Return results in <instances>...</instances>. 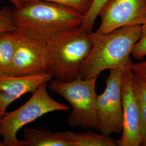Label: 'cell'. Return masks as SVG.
Masks as SVG:
<instances>
[{"label": "cell", "mask_w": 146, "mask_h": 146, "mask_svg": "<svg viewBox=\"0 0 146 146\" xmlns=\"http://www.w3.org/2000/svg\"><path fill=\"white\" fill-rule=\"evenodd\" d=\"M138 97L139 99L141 112L142 141L141 146H146V104L139 98V96Z\"/></svg>", "instance_id": "obj_19"}, {"label": "cell", "mask_w": 146, "mask_h": 146, "mask_svg": "<svg viewBox=\"0 0 146 146\" xmlns=\"http://www.w3.org/2000/svg\"><path fill=\"white\" fill-rule=\"evenodd\" d=\"M142 33V26L122 27L110 33L92 32L93 47L80 71L82 78L98 77L106 70L131 67V56Z\"/></svg>", "instance_id": "obj_1"}, {"label": "cell", "mask_w": 146, "mask_h": 146, "mask_svg": "<svg viewBox=\"0 0 146 146\" xmlns=\"http://www.w3.org/2000/svg\"><path fill=\"white\" fill-rule=\"evenodd\" d=\"M134 73L130 67L123 69L121 92L123 107L122 136L117 146H141V112L138 95L134 88Z\"/></svg>", "instance_id": "obj_8"}, {"label": "cell", "mask_w": 146, "mask_h": 146, "mask_svg": "<svg viewBox=\"0 0 146 146\" xmlns=\"http://www.w3.org/2000/svg\"><path fill=\"white\" fill-rule=\"evenodd\" d=\"M131 55L138 60L146 56V23L142 26L141 37L134 48Z\"/></svg>", "instance_id": "obj_17"}, {"label": "cell", "mask_w": 146, "mask_h": 146, "mask_svg": "<svg viewBox=\"0 0 146 146\" xmlns=\"http://www.w3.org/2000/svg\"><path fill=\"white\" fill-rule=\"evenodd\" d=\"M13 9L8 6L0 10V34L8 31H15L17 29L13 20Z\"/></svg>", "instance_id": "obj_16"}, {"label": "cell", "mask_w": 146, "mask_h": 146, "mask_svg": "<svg viewBox=\"0 0 146 146\" xmlns=\"http://www.w3.org/2000/svg\"><path fill=\"white\" fill-rule=\"evenodd\" d=\"M11 3L14 5L15 8L17 9H20L22 8L23 4L20 1V0H8Z\"/></svg>", "instance_id": "obj_21"}, {"label": "cell", "mask_w": 146, "mask_h": 146, "mask_svg": "<svg viewBox=\"0 0 146 146\" xmlns=\"http://www.w3.org/2000/svg\"><path fill=\"white\" fill-rule=\"evenodd\" d=\"M133 82L136 92L139 98L146 104V81L134 74Z\"/></svg>", "instance_id": "obj_18"}, {"label": "cell", "mask_w": 146, "mask_h": 146, "mask_svg": "<svg viewBox=\"0 0 146 146\" xmlns=\"http://www.w3.org/2000/svg\"><path fill=\"white\" fill-rule=\"evenodd\" d=\"M108 0H93L91 7L88 12L85 15L81 27L90 34L93 32L95 22L99 17L102 7Z\"/></svg>", "instance_id": "obj_14"}, {"label": "cell", "mask_w": 146, "mask_h": 146, "mask_svg": "<svg viewBox=\"0 0 146 146\" xmlns=\"http://www.w3.org/2000/svg\"><path fill=\"white\" fill-rule=\"evenodd\" d=\"M15 31L0 34V78L11 76L16 42Z\"/></svg>", "instance_id": "obj_13"}, {"label": "cell", "mask_w": 146, "mask_h": 146, "mask_svg": "<svg viewBox=\"0 0 146 146\" xmlns=\"http://www.w3.org/2000/svg\"><path fill=\"white\" fill-rule=\"evenodd\" d=\"M52 78L48 73L0 78V118L5 114L12 102L24 94L34 93L41 84L50 82Z\"/></svg>", "instance_id": "obj_10"}, {"label": "cell", "mask_w": 146, "mask_h": 146, "mask_svg": "<svg viewBox=\"0 0 146 146\" xmlns=\"http://www.w3.org/2000/svg\"><path fill=\"white\" fill-rule=\"evenodd\" d=\"M24 140L26 146H75L56 133L45 129L25 128Z\"/></svg>", "instance_id": "obj_11"}, {"label": "cell", "mask_w": 146, "mask_h": 146, "mask_svg": "<svg viewBox=\"0 0 146 146\" xmlns=\"http://www.w3.org/2000/svg\"><path fill=\"white\" fill-rule=\"evenodd\" d=\"M101 22L95 31L104 34L146 23V0H108L100 11Z\"/></svg>", "instance_id": "obj_9"}, {"label": "cell", "mask_w": 146, "mask_h": 146, "mask_svg": "<svg viewBox=\"0 0 146 146\" xmlns=\"http://www.w3.org/2000/svg\"><path fill=\"white\" fill-rule=\"evenodd\" d=\"M69 110L66 105L52 99L47 92V82L43 83L26 103L0 118V136L5 146H26L25 141L17 137L20 129L48 113Z\"/></svg>", "instance_id": "obj_5"}, {"label": "cell", "mask_w": 146, "mask_h": 146, "mask_svg": "<svg viewBox=\"0 0 146 146\" xmlns=\"http://www.w3.org/2000/svg\"><path fill=\"white\" fill-rule=\"evenodd\" d=\"M22 4L21 8L13 9L16 26L40 36L81 26L85 16L72 8L44 1H31Z\"/></svg>", "instance_id": "obj_3"}, {"label": "cell", "mask_w": 146, "mask_h": 146, "mask_svg": "<svg viewBox=\"0 0 146 146\" xmlns=\"http://www.w3.org/2000/svg\"><path fill=\"white\" fill-rule=\"evenodd\" d=\"M31 1H44L66 5L86 15L89 11L93 0H20L22 3Z\"/></svg>", "instance_id": "obj_15"}, {"label": "cell", "mask_w": 146, "mask_h": 146, "mask_svg": "<svg viewBox=\"0 0 146 146\" xmlns=\"http://www.w3.org/2000/svg\"><path fill=\"white\" fill-rule=\"evenodd\" d=\"M122 70L120 68L110 70L105 83V90L102 94L98 95L96 98L98 130L108 135L113 133H120L122 131Z\"/></svg>", "instance_id": "obj_6"}, {"label": "cell", "mask_w": 146, "mask_h": 146, "mask_svg": "<svg viewBox=\"0 0 146 146\" xmlns=\"http://www.w3.org/2000/svg\"><path fill=\"white\" fill-rule=\"evenodd\" d=\"M130 68L134 75L146 81V60L135 63H133Z\"/></svg>", "instance_id": "obj_20"}, {"label": "cell", "mask_w": 146, "mask_h": 146, "mask_svg": "<svg viewBox=\"0 0 146 146\" xmlns=\"http://www.w3.org/2000/svg\"><path fill=\"white\" fill-rule=\"evenodd\" d=\"M0 146H5L3 142H1L0 141Z\"/></svg>", "instance_id": "obj_22"}, {"label": "cell", "mask_w": 146, "mask_h": 146, "mask_svg": "<svg viewBox=\"0 0 146 146\" xmlns=\"http://www.w3.org/2000/svg\"><path fill=\"white\" fill-rule=\"evenodd\" d=\"M15 33L16 42L11 76L48 73L47 53L42 39L18 28Z\"/></svg>", "instance_id": "obj_7"}, {"label": "cell", "mask_w": 146, "mask_h": 146, "mask_svg": "<svg viewBox=\"0 0 146 146\" xmlns=\"http://www.w3.org/2000/svg\"><path fill=\"white\" fill-rule=\"evenodd\" d=\"M98 77L64 81L52 78L49 88L66 100L72 107L67 123L70 127L84 131L98 129L96 84Z\"/></svg>", "instance_id": "obj_4"}, {"label": "cell", "mask_w": 146, "mask_h": 146, "mask_svg": "<svg viewBox=\"0 0 146 146\" xmlns=\"http://www.w3.org/2000/svg\"><path fill=\"white\" fill-rule=\"evenodd\" d=\"M57 133L75 146H117V140L102 133L97 134L93 131H84L75 133L65 131Z\"/></svg>", "instance_id": "obj_12"}, {"label": "cell", "mask_w": 146, "mask_h": 146, "mask_svg": "<svg viewBox=\"0 0 146 146\" xmlns=\"http://www.w3.org/2000/svg\"><path fill=\"white\" fill-rule=\"evenodd\" d=\"M38 36L44 43L48 63V72L53 78L70 81L77 78L93 47L90 34L80 26L46 36Z\"/></svg>", "instance_id": "obj_2"}]
</instances>
